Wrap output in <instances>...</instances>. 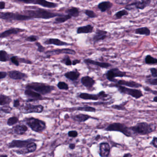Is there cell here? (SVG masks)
<instances>
[{"mask_svg":"<svg viewBox=\"0 0 157 157\" xmlns=\"http://www.w3.org/2000/svg\"><path fill=\"white\" fill-rule=\"evenodd\" d=\"M21 13L30 16L33 20H49L50 19L56 18L61 14L60 13L53 12L51 11L39 8L23 10Z\"/></svg>","mask_w":157,"mask_h":157,"instance_id":"obj_1","label":"cell"},{"mask_svg":"<svg viewBox=\"0 0 157 157\" xmlns=\"http://www.w3.org/2000/svg\"><path fill=\"white\" fill-rule=\"evenodd\" d=\"M0 20L6 21L8 22L13 21H31L33 19L28 15L24 14L21 12H0Z\"/></svg>","mask_w":157,"mask_h":157,"instance_id":"obj_2","label":"cell"},{"mask_svg":"<svg viewBox=\"0 0 157 157\" xmlns=\"http://www.w3.org/2000/svg\"><path fill=\"white\" fill-rule=\"evenodd\" d=\"M156 127V126L154 127V125L148 124L147 122H140L137 123L135 125L130 127V128L134 135L145 136L154 132Z\"/></svg>","mask_w":157,"mask_h":157,"instance_id":"obj_3","label":"cell"},{"mask_svg":"<svg viewBox=\"0 0 157 157\" xmlns=\"http://www.w3.org/2000/svg\"><path fill=\"white\" fill-rule=\"evenodd\" d=\"M25 88L26 89L33 90L43 95L49 94L55 90V86L37 82L29 83L26 85Z\"/></svg>","mask_w":157,"mask_h":157,"instance_id":"obj_4","label":"cell"},{"mask_svg":"<svg viewBox=\"0 0 157 157\" xmlns=\"http://www.w3.org/2000/svg\"><path fill=\"white\" fill-rule=\"evenodd\" d=\"M24 121L33 131L41 133L46 129V124L44 121L33 117L25 118Z\"/></svg>","mask_w":157,"mask_h":157,"instance_id":"obj_5","label":"cell"},{"mask_svg":"<svg viewBox=\"0 0 157 157\" xmlns=\"http://www.w3.org/2000/svg\"><path fill=\"white\" fill-rule=\"evenodd\" d=\"M105 130L107 131H117L121 132L127 137H132L133 132L125 124L120 123H113L108 125Z\"/></svg>","mask_w":157,"mask_h":157,"instance_id":"obj_6","label":"cell"},{"mask_svg":"<svg viewBox=\"0 0 157 157\" xmlns=\"http://www.w3.org/2000/svg\"><path fill=\"white\" fill-rule=\"evenodd\" d=\"M111 87H115L117 89L118 91L122 94H127L136 99H139L143 96V93L140 90L136 88H127L125 86L118 85L117 83L111 84Z\"/></svg>","mask_w":157,"mask_h":157,"instance_id":"obj_7","label":"cell"},{"mask_svg":"<svg viewBox=\"0 0 157 157\" xmlns=\"http://www.w3.org/2000/svg\"><path fill=\"white\" fill-rule=\"evenodd\" d=\"M13 2L21 4L39 5L43 8L48 9H55L59 6L58 3L48 1L47 0H13Z\"/></svg>","mask_w":157,"mask_h":157,"instance_id":"obj_8","label":"cell"},{"mask_svg":"<svg viewBox=\"0 0 157 157\" xmlns=\"http://www.w3.org/2000/svg\"><path fill=\"white\" fill-rule=\"evenodd\" d=\"M105 77L109 81L113 83H116L117 80L116 78H124L128 77L126 72L122 71L117 68H113L109 70L105 73Z\"/></svg>","mask_w":157,"mask_h":157,"instance_id":"obj_9","label":"cell"},{"mask_svg":"<svg viewBox=\"0 0 157 157\" xmlns=\"http://www.w3.org/2000/svg\"><path fill=\"white\" fill-rule=\"evenodd\" d=\"M20 111L24 114L37 113H41L44 110V106L42 105H33L31 104H26L24 105L20 106Z\"/></svg>","mask_w":157,"mask_h":157,"instance_id":"obj_10","label":"cell"},{"mask_svg":"<svg viewBox=\"0 0 157 157\" xmlns=\"http://www.w3.org/2000/svg\"><path fill=\"white\" fill-rule=\"evenodd\" d=\"M151 2V0H136L132 3L127 4L125 7V10L127 11L132 10L135 9L144 10L149 6Z\"/></svg>","mask_w":157,"mask_h":157,"instance_id":"obj_11","label":"cell"},{"mask_svg":"<svg viewBox=\"0 0 157 157\" xmlns=\"http://www.w3.org/2000/svg\"><path fill=\"white\" fill-rule=\"evenodd\" d=\"M44 53L45 55H46V58H49L52 56H57V55H61V54L75 55L76 54V52L74 49L65 48L48 50L45 52Z\"/></svg>","mask_w":157,"mask_h":157,"instance_id":"obj_12","label":"cell"},{"mask_svg":"<svg viewBox=\"0 0 157 157\" xmlns=\"http://www.w3.org/2000/svg\"><path fill=\"white\" fill-rule=\"evenodd\" d=\"M36 140L33 138L28 139L25 140H13L8 144V147L9 148H22L25 147L30 142Z\"/></svg>","mask_w":157,"mask_h":157,"instance_id":"obj_13","label":"cell"},{"mask_svg":"<svg viewBox=\"0 0 157 157\" xmlns=\"http://www.w3.org/2000/svg\"><path fill=\"white\" fill-rule=\"evenodd\" d=\"M24 93L28 98V100H27V102L40 101L44 99L42 95L33 90L26 89V90L25 91Z\"/></svg>","mask_w":157,"mask_h":157,"instance_id":"obj_14","label":"cell"},{"mask_svg":"<svg viewBox=\"0 0 157 157\" xmlns=\"http://www.w3.org/2000/svg\"><path fill=\"white\" fill-rule=\"evenodd\" d=\"M25 31H26L25 29L17 28V27H12V28L4 31L1 33H0V38H1V39L6 38L11 36L17 35L20 33H23Z\"/></svg>","mask_w":157,"mask_h":157,"instance_id":"obj_15","label":"cell"},{"mask_svg":"<svg viewBox=\"0 0 157 157\" xmlns=\"http://www.w3.org/2000/svg\"><path fill=\"white\" fill-rule=\"evenodd\" d=\"M44 44L47 45L56 46H69L73 45V44H70L64 42L58 38H49L46 39L44 42Z\"/></svg>","mask_w":157,"mask_h":157,"instance_id":"obj_16","label":"cell"},{"mask_svg":"<svg viewBox=\"0 0 157 157\" xmlns=\"http://www.w3.org/2000/svg\"><path fill=\"white\" fill-rule=\"evenodd\" d=\"M108 32L104 30L97 29L95 32V34L93 36L92 40L94 44H95L96 43L101 41L105 40L107 37Z\"/></svg>","mask_w":157,"mask_h":157,"instance_id":"obj_17","label":"cell"},{"mask_svg":"<svg viewBox=\"0 0 157 157\" xmlns=\"http://www.w3.org/2000/svg\"><path fill=\"white\" fill-rule=\"evenodd\" d=\"M111 151V147L108 142H103L99 145V155L101 157L109 156Z\"/></svg>","mask_w":157,"mask_h":157,"instance_id":"obj_18","label":"cell"},{"mask_svg":"<svg viewBox=\"0 0 157 157\" xmlns=\"http://www.w3.org/2000/svg\"><path fill=\"white\" fill-rule=\"evenodd\" d=\"M84 63L87 65H91L97 66L101 68L107 69L112 67V65L107 62H100L95 61L90 59H86L83 60Z\"/></svg>","mask_w":157,"mask_h":157,"instance_id":"obj_19","label":"cell"},{"mask_svg":"<svg viewBox=\"0 0 157 157\" xmlns=\"http://www.w3.org/2000/svg\"><path fill=\"white\" fill-rule=\"evenodd\" d=\"M8 76L13 80H22L28 78V75L19 71L13 70L9 71Z\"/></svg>","mask_w":157,"mask_h":157,"instance_id":"obj_20","label":"cell"},{"mask_svg":"<svg viewBox=\"0 0 157 157\" xmlns=\"http://www.w3.org/2000/svg\"><path fill=\"white\" fill-rule=\"evenodd\" d=\"M118 85H122V86H125V87H130L131 88H139L142 87V84L138 82H136L133 81H126L124 80H119L117 81L116 83Z\"/></svg>","mask_w":157,"mask_h":157,"instance_id":"obj_21","label":"cell"},{"mask_svg":"<svg viewBox=\"0 0 157 157\" xmlns=\"http://www.w3.org/2000/svg\"><path fill=\"white\" fill-rule=\"evenodd\" d=\"M81 82L88 90H90L95 84V81L89 76H84L81 79Z\"/></svg>","mask_w":157,"mask_h":157,"instance_id":"obj_22","label":"cell"},{"mask_svg":"<svg viewBox=\"0 0 157 157\" xmlns=\"http://www.w3.org/2000/svg\"><path fill=\"white\" fill-rule=\"evenodd\" d=\"M28 128L27 126L23 124H17L13 127L12 132L13 134L17 135H23L28 131Z\"/></svg>","mask_w":157,"mask_h":157,"instance_id":"obj_23","label":"cell"},{"mask_svg":"<svg viewBox=\"0 0 157 157\" xmlns=\"http://www.w3.org/2000/svg\"><path fill=\"white\" fill-rule=\"evenodd\" d=\"M71 118L72 120H74V121L79 122V123L85 122L87 120H89V119H90V118H94L91 116L82 113L71 115Z\"/></svg>","mask_w":157,"mask_h":157,"instance_id":"obj_24","label":"cell"},{"mask_svg":"<svg viewBox=\"0 0 157 157\" xmlns=\"http://www.w3.org/2000/svg\"><path fill=\"white\" fill-rule=\"evenodd\" d=\"M80 75V73L77 69L68 71L64 74V76L67 79L72 82L76 81L78 80Z\"/></svg>","mask_w":157,"mask_h":157,"instance_id":"obj_25","label":"cell"},{"mask_svg":"<svg viewBox=\"0 0 157 157\" xmlns=\"http://www.w3.org/2000/svg\"><path fill=\"white\" fill-rule=\"evenodd\" d=\"M94 26L92 25H87L78 27L77 30L78 34L92 33L94 31Z\"/></svg>","mask_w":157,"mask_h":157,"instance_id":"obj_26","label":"cell"},{"mask_svg":"<svg viewBox=\"0 0 157 157\" xmlns=\"http://www.w3.org/2000/svg\"><path fill=\"white\" fill-rule=\"evenodd\" d=\"M80 99L84 100H91V101H98L100 100V97L97 94H90L87 93H81L78 95Z\"/></svg>","mask_w":157,"mask_h":157,"instance_id":"obj_27","label":"cell"},{"mask_svg":"<svg viewBox=\"0 0 157 157\" xmlns=\"http://www.w3.org/2000/svg\"><path fill=\"white\" fill-rule=\"evenodd\" d=\"M113 4L110 1L101 2L98 4V9L101 13H105L111 10L113 7Z\"/></svg>","mask_w":157,"mask_h":157,"instance_id":"obj_28","label":"cell"},{"mask_svg":"<svg viewBox=\"0 0 157 157\" xmlns=\"http://www.w3.org/2000/svg\"><path fill=\"white\" fill-rule=\"evenodd\" d=\"M65 13L69 15L71 18H77L79 16V9L77 7H71L66 10Z\"/></svg>","mask_w":157,"mask_h":157,"instance_id":"obj_29","label":"cell"},{"mask_svg":"<svg viewBox=\"0 0 157 157\" xmlns=\"http://www.w3.org/2000/svg\"><path fill=\"white\" fill-rule=\"evenodd\" d=\"M71 17L68 14H64L61 13L60 15L56 17L54 24H61L71 19Z\"/></svg>","mask_w":157,"mask_h":157,"instance_id":"obj_30","label":"cell"},{"mask_svg":"<svg viewBox=\"0 0 157 157\" xmlns=\"http://www.w3.org/2000/svg\"><path fill=\"white\" fill-rule=\"evenodd\" d=\"M135 33L136 34L147 36H150L151 32V30L148 27L145 26V27L137 28L135 30Z\"/></svg>","mask_w":157,"mask_h":157,"instance_id":"obj_31","label":"cell"},{"mask_svg":"<svg viewBox=\"0 0 157 157\" xmlns=\"http://www.w3.org/2000/svg\"><path fill=\"white\" fill-rule=\"evenodd\" d=\"M71 110H72V111H82V112H92V113H95L96 111V108L90 106H79V107H73V108H71Z\"/></svg>","mask_w":157,"mask_h":157,"instance_id":"obj_32","label":"cell"},{"mask_svg":"<svg viewBox=\"0 0 157 157\" xmlns=\"http://www.w3.org/2000/svg\"><path fill=\"white\" fill-rule=\"evenodd\" d=\"M12 101V100L10 96L2 94L0 95V105H8L11 103Z\"/></svg>","mask_w":157,"mask_h":157,"instance_id":"obj_33","label":"cell"},{"mask_svg":"<svg viewBox=\"0 0 157 157\" xmlns=\"http://www.w3.org/2000/svg\"><path fill=\"white\" fill-rule=\"evenodd\" d=\"M145 63L147 65H153L157 64V59L151 56V55H148L145 57L144 59Z\"/></svg>","mask_w":157,"mask_h":157,"instance_id":"obj_34","label":"cell"},{"mask_svg":"<svg viewBox=\"0 0 157 157\" xmlns=\"http://www.w3.org/2000/svg\"><path fill=\"white\" fill-rule=\"evenodd\" d=\"M10 56L7 51L0 50V62H6L10 60Z\"/></svg>","mask_w":157,"mask_h":157,"instance_id":"obj_35","label":"cell"},{"mask_svg":"<svg viewBox=\"0 0 157 157\" xmlns=\"http://www.w3.org/2000/svg\"><path fill=\"white\" fill-rule=\"evenodd\" d=\"M145 82L147 84L153 86L157 85V78H153L151 75L146 76V79Z\"/></svg>","mask_w":157,"mask_h":157,"instance_id":"obj_36","label":"cell"},{"mask_svg":"<svg viewBox=\"0 0 157 157\" xmlns=\"http://www.w3.org/2000/svg\"><path fill=\"white\" fill-rule=\"evenodd\" d=\"M129 14L128 12L126 10H121L118 11L117 12L115 13L114 14V17L117 20L122 19L123 17L125 16H128Z\"/></svg>","mask_w":157,"mask_h":157,"instance_id":"obj_37","label":"cell"},{"mask_svg":"<svg viewBox=\"0 0 157 157\" xmlns=\"http://www.w3.org/2000/svg\"><path fill=\"white\" fill-rule=\"evenodd\" d=\"M29 153H32L36 151L37 149V145L34 141H32L27 145L26 147Z\"/></svg>","mask_w":157,"mask_h":157,"instance_id":"obj_38","label":"cell"},{"mask_svg":"<svg viewBox=\"0 0 157 157\" xmlns=\"http://www.w3.org/2000/svg\"><path fill=\"white\" fill-rule=\"evenodd\" d=\"M19 121V117L16 116L12 117H10L7 120V124L9 126H13L17 124Z\"/></svg>","mask_w":157,"mask_h":157,"instance_id":"obj_39","label":"cell"},{"mask_svg":"<svg viewBox=\"0 0 157 157\" xmlns=\"http://www.w3.org/2000/svg\"><path fill=\"white\" fill-rule=\"evenodd\" d=\"M128 102V101H127L123 102V103L119 105H112L111 108L115 109V110L126 111V108L125 107V105Z\"/></svg>","mask_w":157,"mask_h":157,"instance_id":"obj_40","label":"cell"},{"mask_svg":"<svg viewBox=\"0 0 157 157\" xmlns=\"http://www.w3.org/2000/svg\"><path fill=\"white\" fill-rule=\"evenodd\" d=\"M60 62L67 66H72V61L70 57L67 55L60 60Z\"/></svg>","mask_w":157,"mask_h":157,"instance_id":"obj_41","label":"cell"},{"mask_svg":"<svg viewBox=\"0 0 157 157\" xmlns=\"http://www.w3.org/2000/svg\"><path fill=\"white\" fill-rule=\"evenodd\" d=\"M84 13L86 16H88V18H90V19H94V18H96L98 17V15L95 13V12L91 10H85L84 11Z\"/></svg>","mask_w":157,"mask_h":157,"instance_id":"obj_42","label":"cell"},{"mask_svg":"<svg viewBox=\"0 0 157 157\" xmlns=\"http://www.w3.org/2000/svg\"><path fill=\"white\" fill-rule=\"evenodd\" d=\"M59 89L64 90H68L69 89L68 84L65 82H59L57 85Z\"/></svg>","mask_w":157,"mask_h":157,"instance_id":"obj_43","label":"cell"},{"mask_svg":"<svg viewBox=\"0 0 157 157\" xmlns=\"http://www.w3.org/2000/svg\"><path fill=\"white\" fill-rule=\"evenodd\" d=\"M39 40V37L37 36L31 35L25 37V41L30 43H34Z\"/></svg>","mask_w":157,"mask_h":157,"instance_id":"obj_44","label":"cell"},{"mask_svg":"<svg viewBox=\"0 0 157 157\" xmlns=\"http://www.w3.org/2000/svg\"><path fill=\"white\" fill-rule=\"evenodd\" d=\"M13 108L9 105H3L0 108V111L5 114H10L12 111Z\"/></svg>","mask_w":157,"mask_h":157,"instance_id":"obj_45","label":"cell"},{"mask_svg":"<svg viewBox=\"0 0 157 157\" xmlns=\"http://www.w3.org/2000/svg\"><path fill=\"white\" fill-rule=\"evenodd\" d=\"M10 60L12 63L15 65L16 67H19L20 66V63L19 60V57L17 56H13L10 58Z\"/></svg>","mask_w":157,"mask_h":157,"instance_id":"obj_46","label":"cell"},{"mask_svg":"<svg viewBox=\"0 0 157 157\" xmlns=\"http://www.w3.org/2000/svg\"><path fill=\"white\" fill-rule=\"evenodd\" d=\"M35 45L37 47V51L39 53H44L45 50V48L41 44L36 41L35 42Z\"/></svg>","mask_w":157,"mask_h":157,"instance_id":"obj_47","label":"cell"},{"mask_svg":"<svg viewBox=\"0 0 157 157\" xmlns=\"http://www.w3.org/2000/svg\"><path fill=\"white\" fill-rule=\"evenodd\" d=\"M131 2V0H115V2L118 5H127Z\"/></svg>","mask_w":157,"mask_h":157,"instance_id":"obj_48","label":"cell"},{"mask_svg":"<svg viewBox=\"0 0 157 157\" xmlns=\"http://www.w3.org/2000/svg\"><path fill=\"white\" fill-rule=\"evenodd\" d=\"M19 60L20 63H24V64H28V65H31V64H33V62L31 60L19 57Z\"/></svg>","mask_w":157,"mask_h":157,"instance_id":"obj_49","label":"cell"},{"mask_svg":"<svg viewBox=\"0 0 157 157\" xmlns=\"http://www.w3.org/2000/svg\"><path fill=\"white\" fill-rule=\"evenodd\" d=\"M67 135L70 137L76 138L78 137V133L76 130H71L68 132Z\"/></svg>","mask_w":157,"mask_h":157,"instance_id":"obj_50","label":"cell"},{"mask_svg":"<svg viewBox=\"0 0 157 157\" xmlns=\"http://www.w3.org/2000/svg\"><path fill=\"white\" fill-rule=\"evenodd\" d=\"M150 71L151 76L153 78H157V69L156 68H151L150 69Z\"/></svg>","mask_w":157,"mask_h":157,"instance_id":"obj_51","label":"cell"},{"mask_svg":"<svg viewBox=\"0 0 157 157\" xmlns=\"http://www.w3.org/2000/svg\"><path fill=\"white\" fill-rule=\"evenodd\" d=\"M99 97H100V99H103L104 98H107L108 97L109 94H106L104 91L102 90L101 92L98 93Z\"/></svg>","mask_w":157,"mask_h":157,"instance_id":"obj_52","label":"cell"},{"mask_svg":"<svg viewBox=\"0 0 157 157\" xmlns=\"http://www.w3.org/2000/svg\"><path fill=\"white\" fill-rule=\"evenodd\" d=\"M157 138L156 136H154L153 137V139H152V140L151 141L150 143V145H152L153 147H154L157 148Z\"/></svg>","mask_w":157,"mask_h":157,"instance_id":"obj_53","label":"cell"},{"mask_svg":"<svg viewBox=\"0 0 157 157\" xmlns=\"http://www.w3.org/2000/svg\"><path fill=\"white\" fill-rule=\"evenodd\" d=\"M144 90H145L146 91L149 92L153 94L154 95H157V91L156 90H151V88H150L148 87H145L143 88Z\"/></svg>","mask_w":157,"mask_h":157,"instance_id":"obj_54","label":"cell"},{"mask_svg":"<svg viewBox=\"0 0 157 157\" xmlns=\"http://www.w3.org/2000/svg\"><path fill=\"white\" fill-rule=\"evenodd\" d=\"M13 107L15 108H19L21 106V103H20V101L18 99L17 100H14L13 101Z\"/></svg>","mask_w":157,"mask_h":157,"instance_id":"obj_55","label":"cell"},{"mask_svg":"<svg viewBox=\"0 0 157 157\" xmlns=\"http://www.w3.org/2000/svg\"><path fill=\"white\" fill-rule=\"evenodd\" d=\"M8 76V73L5 71H0V80L5 78Z\"/></svg>","mask_w":157,"mask_h":157,"instance_id":"obj_56","label":"cell"},{"mask_svg":"<svg viewBox=\"0 0 157 157\" xmlns=\"http://www.w3.org/2000/svg\"><path fill=\"white\" fill-rule=\"evenodd\" d=\"M6 3L5 2H0V10H5L6 9Z\"/></svg>","mask_w":157,"mask_h":157,"instance_id":"obj_57","label":"cell"},{"mask_svg":"<svg viewBox=\"0 0 157 157\" xmlns=\"http://www.w3.org/2000/svg\"><path fill=\"white\" fill-rule=\"evenodd\" d=\"M81 62V60L80 59H74V60H72V66H76V65H78V64H80Z\"/></svg>","mask_w":157,"mask_h":157,"instance_id":"obj_58","label":"cell"},{"mask_svg":"<svg viewBox=\"0 0 157 157\" xmlns=\"http://www.w3.org/2000/svg\"><path fill=\"white\" fill-rule=\"evenodd\" d=\"M69 147L70 149L74 150L76 148V144L74 143H71L69 145Z\"/></svg>","mask_w":157,"mask_h":157,"instance_id":"obj_59","label":"cell"},{"mask_svg":"<svg viewBox=\"0 0 157 157\" xmlns=\"http://www.w3.org/2000/svg\"><path fill=\"white\" fill-rule=\"evenodd\" d=\"M132 154H130V153H125V154H124L123 157H132Z\"/></svg>","mask_w":157,"mask_h":157,"instance_id":"obj_60","label":"cell"},{"mask_svg":"<svg viewBox=\"0 0 157 157\" xmlns=\"http://www.w3.org/2000/svg\"><path fill=\"white\" fill-rule=\"evenodd\" d=\"M100 138H101V136L100 135H97V136L95 137V140H98L100 139Z\"/></svg>","mask_w":157,"mask_h":157,"instance_id":"obj_61","label":"cell"},{"mask_svg":"<svg viewBox=\"0 0 157 157\" xmlns=\"http://www.w3.org/2000/svg\"><path fill=\"white\" fill-rule=\"evenodd\" d=\"M153 101H154V102H157V96L156 95H155V97L153 98Z\"/></svg>","mask_w":157,"mask_h":157,"instance_id":"obj_62","label":"cell"},{"mask_svg":"<svg viewBox=\"0 0 157 157\" xmlns=\"http://www.w3.org/2000/svg\"><path fill=\"white\" fill-rule=\"evenodd\" d=\"M0 157H8V155H0Z\"/></svg>","mask_w":157,"mask_h":157,"instance_id":"obj_63","label":"cell"}]
</instances>
